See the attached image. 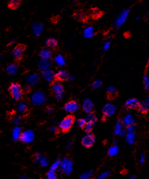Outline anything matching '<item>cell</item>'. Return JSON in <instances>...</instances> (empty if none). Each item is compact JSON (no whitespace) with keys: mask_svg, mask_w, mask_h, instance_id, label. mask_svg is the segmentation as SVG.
I'll return each mask as SVG.
<instances>
[{"mask_svg":"<svg viewBox=\"0 0 149 179\" xmlns=\"http://www.w3.org/2000/svg\"><path fill=\"white\" fill-rule=\"evenodd\" d=\"M75 122V117L72 115H68L62 120L59 125V128L62 132L66 133L70 130Z\"/></svg>","mask_w":149,"mask_h":179,"instance_id":"cell-1","label":"cell"},{"mask_svg":"<svg viewBox=\"0 0 149 179\" xmlns=\"http://www.w3.org/2000/svg\"><path fill=\"white\" fill-rule=\"evenodd\" d=\"M9 92L11 96L16 101H19L22 96V90L20 84L17 83H12L9 87Z\"/></svg>","mask_w":149,"mask_h":179,"instance_id":"cell-2","label":"cell"},{"mask_svg":"<svg viewBox=\"0 0 149 179\" xmlns=\"http://www.w3.org/2000/svg\"><path fill=\"white\" fill-rule=\"evenodd\" d=\"M31 103L34 105H42L46 101V96L42 92H35L31 96Z\"/></svg>","mask_w":149,"mask_h":179,"instance_id":"cell-3","label":"cell"},{"mask_svg":"<svg viewBox=\"0 0 149 179\" xmlns=\"http://www.w3.org/2000/svg\"><path fill=\"white\" fill-rule=\"evenodd\" d=\"M52 90H53V92L55 95L56 99L57 100H61L62 99L63 94H64V88L62 83L57 80L54 81L53 85H52Z\"/></svg>","mask_w":149,"mask_h":179,"instance_id":"cell-4","label":"cell"},{"mask_svg":"<svg viewBox=\"0 0 149 179\" xmlns=\"http://www.w3.org/2000/svg\"><path fill=\"white\" fill-rule=\"evenodd\" d=\"M129 15V9L124 10L123 12H121V14L119 15L116 21H115V26H116V27H117V28H121L125 23L126 20L127 19Z\"/></svg>","mask_w":149,"mask_h":179,"instance_id":"cell-5","label":"cell"},{"mask_svg":"<svg viewBox=\"0 0 149 179\" xmlns=\"http://www.w3.org/2000/svg\"><path fill=\"white\" fill-rule=\"evenodd\" d=\"M95 141V137L91 133H88L83 137L82 140V144L85 148H90L93 145Z\"/></svg>","mask_w":149,"mask_h":179,"instance_id":"cell-6","label":"cell"},{"mask_svg":"<svg viewBox=\"0 0 149 179\" xmlns=\"http://www.w3.org/2000/svg\"><path fill=\"white\" fill-rule=\"evenodd\" d=\"M33 140H34V133L31 130H27L24 131V132H22L21 137L19 138V140H21L22 142L25 144L31 143Z\"/></svg>","mask_w":149,"mask_h":179,"instance_id":"cell-7","label":"cell"},{"mask_svg":"<svg viewBox=\"0 0 149 179\" xmlns=\"http://www.w3.org/2000/svg\"><path fill=\"white\" fill-rule=\"evenodd\" d=\"M79 109V105L77 102L75 101H70L65 104L64 110L66 112L69 114H73L78 111Z\"/></svg>","mask_w":149,"mask_h":179,"instance_id":"cell-8","label":"cell"},{"mask_svg":"<svg viewBox=\"0 0 149 179\" xmlns=\"http://www.w3.org/2000/svg\"><path fill=\"white\" fill-rule=\"evenodd\" d=\"M102 112L105 118L112 116L116 112V107L114 105H112V104L108 103L103 107Z\"/></svg>","mask_w":149,"mask_h":179,"instance_id":"cell-9","label":"cell"},{"mask_svg":"<svg viewBox=\"0 0 149 179\" xmlns=\"http://www.w3.org/2000/svg\"><path fill=\"white\" fill-rule=\"evenodd\" d=\"M61 164L62 170L65 174H69L71 173L72 170V163L70 160H69L68 159H65Z\"/></svg>","mask_w":149,"mask_h":179,"instance_id":"cell-10","label":"cell"},{"mask_svg":"<svg viewBox=\"0 0 149 179\" xmlns=\"http://www.w3.org/2000/svg\"><path fill=\"white\" fill-rule=\"evenodd\" d=\"M140 102L136 99H130L126 101L125 106L128 109H132V110H135V109H138Z\"/></svg>","mask_w":149,"mask_h":179,"instance_id":"cell-11","label":"cell"},{"mask_svg":"<svg viewBox=\"0 0 149 179\" xmlns=\"http://www.w3.org/2000/svg\"><path fill=\"white\" fill-rule=\"evenodd\" d=\"M82 108L83 110L85 111L86 113H90L92 112L93 109V101L89 99H85L83 101L82 103Z\"/></svg>","mask_w":149,"mask_h":179,"instance_id":"cell-12","label":"cell"},{"mask_svg":"<svg viewBox=\"0 0 149 179\" xmlns=\"http://www.w3.org/2000/svg\"><path fill=\"white\" fill-rule=\"evenodd\" d=\"M69 75L68 72L65 70H59L55 74V78L57 79V81H65L68 80L69 79Z\"/></svg>","mask_w":149,"mask_h":179,"instance_id":"cell-13","label":"cell"},{"mask_svg":"<svg viewBox=\"0 0 149 179\" xmlns=\"http://www.w3.org/2000/svg\"><path fill=\"white\" fill-rule=\"evenodd\" d=\"M26 80H27V83H28V85H34L39 82L40 77L35 73L31 74V75H29L27 77Z\"/></svg>","mask_w":149,"mask_h":179,"instance_id":"cell-14","label":"cell"},{"mask_svg":"<svg viewBox=\"0 0 149 179\" xmlns=\"http://www.w3.org/2000/svg\"><path fill=\"white\" fill-rule=\"evenodd\" d=\"M44 25L41 23H35L33 24L32 26V29L33 31V34L36 36H40L44 31Z\"/></svg>","mask_w":149,"mask_h":179,"instance_id":"cell-15","label":"cell"},{"mask_svg":"<svg viewBox=\"0 0 149 179\" xmlns=\"http://www.w3.org/2000/svg\"><path fill=\"white\" fill-rule=\"evenodd\" d=\"M24 53V47L22 45H18L13 49L12 51V56L15 59H20Z\"/></svg>","mask_w":149,"mask_h":179,"instance_id":"cell-16","label":"cell"},{"mask_svg":"<svg viewBox=\"0 0 149 179\" xmlns=\"http://www.w3.org/2000/svg\"><path fill=\"white\" fill-rule=\"evenodd\" d=\"M51 66V63L48 60H42L38 63V68L40 71L44 72L47 70H49Z\"/></svg>","mask_w":149,"mask_h":179,"instance_id":"cell-17","label":"cell"},{"mask_svg":"<svg viewBox=\"0 0 149 179\" xmlns=\"http://www.w3.org/2000/svg\"><path fill=\"white\" fill-rule=\"evenodd\" d=\"M42 77L46 81L51 82V81H53L55 79V74L54 73V72L52 70L49 69L42 72Z\"/></svg>","mask_w":149,"mask_h":179,"instance_id":"cell-18","label":"cell"},{"mask_svg":"<svg viewBox=\"0 0 149 179\" xmlns=\"http://www.w3.org/2000/svg\"><path fill=\"white\" fill-rule=\"evenodd\" d=\"M40 56L42 60H49L52 57V52L48 49H44L40 51Z\"/></svg>","mask_w":149,"mask_h":179,"instance_id":"cell-19","label":"cell"},{"mask_svg":"<svg viewBox=\"0 0 149 179\" xmlns=\"http://www.w3.org/2000/svg\"><path fill=\"white\" fill-rule=\"evenodd\" d=\"M83 35L86 38H91L95 35V29L93 27H87L84 29Z\"/></svg>","mask_w":149,"mask_h":179,"instance_id":"cell-20","label":"cell"},{"mask_svg":"<svg viewBox=\"0 0 149 179\" xmlns=\"http://www.w3.org/2000/svg\"><path fill=\"white\" fill-rule=\"evenodd\" d=\"M18 66L15 64H9L7 68H6V72H8L10 75H14L18 72Z\"/></svg>","mask_w":149,"mask_h":179,"instance_id":"cell-21","label":"cell"},{"mask_svg":"<svg viewBox=\"0 0 149 179\" xmlns=\"http://www.w3.org/2000/svg\"><path fill=\"white\" fill-rule=\"evenodd\" d=\"M54 62L59 66H64L65 64V60L62 55H57L54 58Z\"/></svg>","mask_w":149,"mask_h":179,"instance_id":"cell-22","label":"cell"},{"mask_svg":"<svg viewBox=\"0 0 149 179\" xmlns=\"http://www.w3.org/2000/svg\"><path fill=\"white\" fill-rule=\"evenodd\" d=\"M22 133V131L21 129L19 127V126H17L15 127L14 129H13L12 131V138L14 141H17V140H19L20 137H21V135Z\"/></svg>","mask_w":149,"mask_h":179,"instance_id":"cell-23","label":"cell"},{"mask_svg":"<svg viewBox=\"0 0 149 179\" xmlns=\"http://www.w3.org/2000/svg\"><path fill=\"white\" fill-rule=\"evenodd\" d=\"M45 45L49 47V48H54V47H55L57 45V40L55 38H50L46 40Z\"/></svg>","mask_w":149,"mask_h":179,"instance_id":"cell-24","label":"cell"},{"mask_svg":"<svg viewBox=\"0 0 149 179\" xmlns=\"http://www.w3.org/2000/svg\"><path fill=\"white\" fill-rule=\"evenodd\" d=\"M149 109V103L147 101L146 102H143V103H140V105L139 107H138V110L142 114H146V112H148Z\"/></svg>","mask_w":149,"mask_h":179,"instance_id":"cell-25","label":"cell"},{"mask_svg":"<svg viewBox=\"0 0 149 179\" xmlns=\"http://www.w3.org/2000/svg\"><path fill=\"white\" fill-rule=\"evenodd\" d=\"M27 106L23 102H21L19 103V105H18V112H19L20 114H25L27 111Z\"/></svg>","mask_w":149,"mask_h":179,"instance_id":"cell-26","label":"cell"},{"mask_svg":"<svg viewBox=\"0 0 149 179\" xmlns=\"http://www.w3.org/2000/svg\"><path fill=\"white\" fill-rule=\"evenodd\" d=\"M123 123L125 125L127 126H132V124L134 123V121H133L132 117L131 115H128L127 116H125L123 118Z\"/></svg>","mask_w":149,"mask_h":179,"instance_id":"cell-27","label":"cell"},{"mask_svg":"<svg viewBox=\"0 0 149 179\" xmlns=\"http://www.w3.org/2000/svg\"><path fill=\"white\" fill-rule=\"evenodd\" d=\"M93 126H94V122H89V121L87 122H86V124H85V125L84 126V128H83V129H84V131L87 133H91L93 128Z\"/></svg>","mask_w":149,"mask_h":179,"instance_id":"cell-28","label":"cell"},{"mask_svg":"<svg viewBox=\"0 0 149 179\" xmlns=\"http://www.w3.org/2000/svg\"><path fill=\"white\" fill-rule=\"evenodd\" d=\"M86 121L87 122H95L97 121V118L95 114H94V113L93 112H90L88 113V114L87 115V117H86Z\"/></svg>","mask_w":149,"mask_h":179,"instance_id":"cell-29","label":"cell"},{"mask_svg":"<svg viewBox=\"0 0 149 179\" xmlns=\"http://www.w3.org/2000/svg\"><path fill=\"white\" fill-rule=\"evenodd\" d=\"M107 92H108V95H109V96H110V97L114 96L115 94H116V88L114 87V86H110V87L108 88Z\"/></svg>","mask_w":149,"mask_h":179,"instance_id":"cell-30","label":"cell"},{"mask_svg":"<svg viewBox=\"0 0 149 179\" xmlns=\"http://www.w3.org/2000/svg\"><path fill=\"white\" fill-rule=\"evenodd\" d=\"M118 151H119L118 146H114L109 149V151H108V155L110 156H114L118 153Z\"/></svg>","mask_w":149,"mask_h":179,"instance_id":"cell-31","label":"cell"},{"mask_svg":"<svg viewBox=\"0 0 149 179\" xmlns=\"http://www.w3.org/2000/svg\"><path fill=\"white\" fill-rule=\"evenodd\" d=\"M20 2H21L20 0H10L9 1V6H10V8L13 9L17 8V7H19Z\"/></svg>","mask_w":149,"mask_h":179,"instance_id":"cell-32","label":"cell"},{"mask_svg":"<svg viewBox=\"0 0 149 179\" xmlns=\"http://www.w3.org/2000/svg\"><path fill=\"white\" fill-rule=\"evenodd\" d=\"M47 179H57V176H56L55 171L53 170H50L46 174Z\"/></svg>","mask_w":149,"mask_h":179,"instance_id":"cell-33","label":"cell"},{"mask_svg":"<svg viewBox=\"0 0 149 179\" xmlns=\"http://www.w3.org/2000/svg\"><path fill=\"white\" fill-rule=\"evenodd\" d=\"M115 134L116 135H120L122 131V125L121 122H118L116 123V127H115Z\"/></svg>","mask_w":149,"mask_h":179,"instance_id":"cell-34","label":"cell"},{"mask_svg":"<svg viewBox=\"0 0 149 179\" xmlns=\"http://www.w3.org/2000/svg\"><path fill=\"white\" fill-rule=\"evenodd\" d=\"M86 122H87V121H86L85 119H78L77 122H76V123H77V125L78 127L83 129L85 125Z\"/></svg>","mask_w":149,"mask_h":179,"instance_id":"cell-35","label":"cell"},{"mask_svg":"<svg viewBox=\"0 0 149 179\" xmlns=\"http://www.w3.org/2000/svg\"><path fill=\"white\" fill-rule=\"evenodd\" d=\"M101 85V81L99 79H96V80L94 81L93 83V88L94 89H98L99 88H100Z\"/></svg>","mask_w":149,"mask_h":179,"instance_id":"cell-36","label":"cell"},{"mask_svg":"<svg viewBox=\"0 0 149 179\" xmlns=\"http://www.w3.org/2000/svg\"><path fill=\"white\" fill-rule=\"evenodd\" d=\"M61 162L59 160H57V161H56V162L55 163V164H54L51 166V170L55 171L57 169V167H58L59 166V165H61Z\"/></svg>","mask_w":149,"mask_h":179,"instance_id":"cell-37","label":"cell"},{"mask_svg":"<svg viewBox=\"0 0 149 179\" xmlns=\"http://www.w3.org/2000/svg\"><path fill=\"white\" fill-rule=\"evenodd\" d=\"M143 82H144V85L145 86V88L146 89H148L149 88V79L148 78V77L145 76L143 79Z\"/></svg>","mask_w":149,"mask_h":179,"instance_id":"cell-38","label":"cell"},{"mask_svg":"<svg viewBox=\"0 0 149 179\" xmlns=\"http://www.w3.org/2000/svg\"><path fill=\"white\" fill-rule=\"evenodd\" d=\"M91 174H92L91 172H87V173H86V174H84L82 176H81L80 179H90V177H91Z\"/></svg>","mask_w":149,"mask_h":179,"instance_id":"cell-39","label":"cell"},{"mask_svg":"<svg viewBox=\"0 0 149 179\" xmlns=\"http://www.w3.org/2000/svg\"><path fill=\"white\" fill-rule=\"evenodd\" d=\"M110 173L108 172H103V173H102L101 174L100 176H99L98 179H104L107 177V176H109Z\"/></svg>","mask_w":149,"mask_h":179,"instance_id":"cell-40","label":"cell"},{"mask_svg":"<svg viewBox=\"0 0 149 179\" xmlns=\"http://www.w3.org/2000/svg\"><path fill=\"white\" fill-rule=\"evenodd\" d=\"M110 47V42H106L104 44H103V50L104 51H107L109 49Z\"/></svg>","mask_w":149,"mask_h":179,"instance_id":"cell-41","label":"cell"},{"mask_svg":"<svg viewBox=\"0 0 149 179\" xmlns=\"http://www.w3.org/2000/svg\"><path fill=\"white\" fill-rule=\"evenodd\" d=\"M47 164H48V160H47V159L46 158L42 159L41 161V165L42 166H46Z\"/></svg>","mask_w":149,"mask_h":179,"instance_id":"cell-42","label":"cell"},{"mask_svg":"<svg viewBox=\"0 0 149 179\" xmlns=\"http://www.w3.org/2000/svg\"><path fill=\"white\" fill-rule=\"evenodd\" d=\"M52 111H53V108H52L51 107H48L46 108V112L48 114H51V113L52 112Z\"/></svg>","mask_w":149,"mask_h":179,"instance_id":"cell-43","label":"cell"},{"mask_svg":"<svg viewBox=\"0 0 149 179\" xmlns=\"http://www.w3.org/2000/svg\"><path fill=\"white\" fill-rule=\"evenodd\" d=\"M69 79H70V80L73 81L74 79V75H70V76H69Z\"/></svg>","mask_w":149,"mask_h":179,"instance_id":"cell-44","label":"cell"},{"mask_svg":"<svg viewBox=\"0 0 149 179\" xmlns=\"http://www.w3.org/2000/svg\"><path fill=\"white\" fill-rule=\"evenodd\" d=\"M140 19V17H136V19H136V21H138V20Z\"/></svg>","mask_w":149,"mask_h":179,"instance_id":"cell-45","label":"cell"},{"mask_svg":"<svg viewBox=\"0 0 149 179\" xmlns=\"http://www.w3.org/2000/svg\"><path fill=\"white\" fill-rule=\"evenodd\" d=\"M146 17L149 18V13H147V14H146Z\"/></svg>","mask_w":149,"mask_h":179,"instance_id":"cell-46","label":"cell"},{"mask_svg":"<svg viewBox=\"0 0 149 179\" xmlns=\"http://www.w3.org/2000/svg\"><path fill=\"white\" fill-rule=\"evenodd\" d=\"M131 179H134V178H131Z\"/></svg>","mask_w":149,"mask_h":179,"instance_id":"cell-47","label":"cell"},{"mask_svg":"<svg viewBox=\"0 0 149 179\" xmlns=\"http://www.w3.org/2000/svg\"><path fill=\"white\" fill-rule=\"evenodd\" d=\"M148 60H149V55H148Z\"/></svg>","mask_w":149,"mask_h":179,"instance_id":"cell-48","label":"cell"}]
</instances>
